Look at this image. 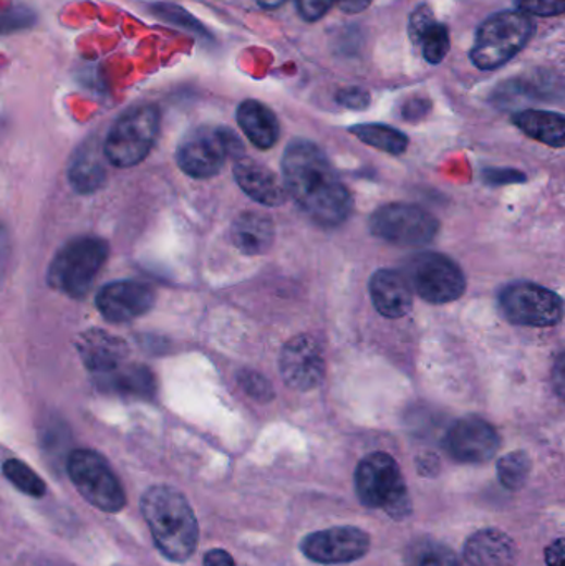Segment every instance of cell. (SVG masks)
<instances>
[{
    "label": "cell",
    "mask_w": 565,
    "mask_h": 566,
    "mask_svg": "<svg viewBox=\"0 0 565 566\" xmlns=\"http://www.w3.org/2000/svg\"><path fill=\"white\" fill-rule=\"evenodd\" d=\"M428 110H430V101L413 98L403 107V116L408 121H418L427 116Z\"/></svg>",
    "instance_id": "obj_37"
},
{
    "label": "cell",
    "mask_w": 565,
    "mask_h": 566,
    "mask_svg": "<svg viewBox=\"0 0 565 566\" xmlns=\"http://www.w3.org/2000/svg\"><path fill=\"white\" fill-rule=\"evenodd\" d=\"M552 384H554L555 393L565 399V353L555 361L554 370H552Z\"/></svg>",
    "instance_id": "obj_40"
},
{
    "label": "cell",
    "mask_w": 565,
    "mask_h": 566,
    "mask_svg": "<svg viewBox=\"0 0 565 566\" xmlns=\"http://www.w3.org/2000/svg\"><path fill=\"white\" fill-rule=\"evenodd\" d=\"M360 142L390 155H403L408 148V138L398 130L385 125H357L351 128Z\"/></svg>",
    "instance_id": "obj_26"
},
{
    "label": "cell",
    "mask_w": 565,
    "mask_h": 566,
    "mask_svg": "<svg viewBox=\"0 0 565 566\" xmlns=\"http://www.w3.org/2000/svg\"><path fill=\"white\" fill-rule=\"evenodd\" d=\"M336 0H297V11L307 22H316L330 11Z\"/></svg>",
    "instance_id": "obj_34"
},
{
    "label": "cell",
    "mask_w": 565,
    "mask_h": 566,
    "mask_svg": "<svg viewBox=\"0 0 565 566\" xmlns=\"http://www.w3.org/2000/svg\"><path fill=\"white\" fill-rule=\"evenodd\" d=\"M516 555L513 539L496 529L472 533L465 545V558L471 566H513Z\"/></svg>",
    "instance_id": "obj_19"
},
{
    "label": "cell",
    "mask_w": 565,
    "mask_h": 566,
    "mask_svg": "<svg viewBox=\"0 0 565 566\" xmlns=\"http://www.w3.org/2000/svg\"><path fill=\"white\" fill-rule=\"evenodd\" d=\"M300 550L307 558L320 565H344L367 555L370 536L357 527H333L307 536Z\"/></svg>",
    "instance_id": "obj_12"
},
{
    "label": "cell",
    "mask_w": 565,
    "mask_h": 566,
    "mask_svg": "<svg viewBox=\"0 0 565 566\" xmlns=\"http://www.w3.org/2000/svg\"><path fill=\"white\" fill-rule=\"evenodd\" d=\"M155 12L164 21L171 22V24L180 25V27L196 32V34H206L205 27L189 12L183 11V9L176 8V5L158 4L155 8Z\"/></svg>",
    "instance_id": "obj_30"
},
{
    "label": "cell",
    "mask_w": 565,
    "mask_h": 566,
    "mask_svg": "<svg viewBox=\"0 0 565 566\" xmlns=\"http://www.w3.org/2000/svg\"><path fill=\"white\" fill-rule=\"evenodd\" d=\"M70 480L88 504L107 514H116L126 505V494L110 464L95 451H73L66 463Z\"/></svg>",
    "instance_id": "obj_7"
},
{
    "label": "cell",
    "mask_w": 565,
    "mask_h": 566,
    "mask_svg": "<svg viewBox=\"0 0 565 566\" xmlns=\"http://www.w3.org/2000/svg\"><path fill=\"white\" fill-rule=\"evenodd\" d=\"M243 145L228 128L201 126L181 139L176 159L181 170L196 180L216 176L230 156L239 155Z\"/></svg>",
    "instance_id": "obj_8"
},
{
    "label": "cell",
    "mask_w": 565,
    "mask_h": 566,
    "mask_svg": "<svg viewBox=\"0 0 565 566\" xmlns=\"http://www.w3.org/2000/svg\"><path fill=\"white\" fill-rule=\"evenodd\" d=\"M237 123L244 135L260 149H269L278 143L279 121L266 104L256 100H247L237 108Z\"/></svg>",
    "instance_id": "obj_21"
},
{
    "label": "cell",
    "mask_w": 565,
    "mask_h": 566,
    "mask_svg": "<svg viewBox=\"0 0 565 566\" xmlns=\"http://www.w3.org/2000/svg\"><path fill=\"white\" fill-rule=\"evenodd\" d=\"M239 383L254 399L268 401L272 397L271 383L256 371H243L239 374Z\"/></svg>",
    "instance_id": "obj_32"
},
{
    "label": "cell",
    "mask_w": 565,
    "mask_h": 566,
    "mask_svg": "<svg viewBox=\"0 0 565 566\" xmlns=\"http://www.w3.org/2000/svg\"><path fill=\"white\" fill-rule=\"evenodd\" d=\"M486 183L493 184V186H503V184L523 183L526 176L523 173H517L513 170H488L484 171Z\"/></svg>",
    "instance_id": "obj_36"
},
{
    "label": "cell",
    "mask_w": 565,
    "mask_h": 566,
    "mask_svg": "<svg viewBox=\"0 0 565 566\" xmlns=\"http://www.w3.org/2000/svg\"><path fill=\"white\" fill-rule=\"evenodd\" d=\"M529 473H531V459L523 451L506 454L498 460V477L509 491H519L524 488Z\"/></svg>",
    "instance_id": "obj_27"
},
{
    "label": "cell",
    "mask_w": 565,
    "mask_h": 566,
    "mask_svg": "<svg viewBox=\"0 0 565 566\" xmlns=\"http://www.w3.org/2000/svg\"><path fill=\"white\" fill-rule=\"evenodd\" d=\"M336 4L345 14H360L371 4V0H336Z\"/></svg>",
    "instance_id": "obj_41"
},
{
    "label": "cell",
    "mask_w": 565,
    "mask_h": 566,
    "mask_svg": "<svg viewBox=\"0 0 565 566\" xmlns=\"http://www.w3.org/2000/svg\"><path fill=\"white\" fill-rule=\"evenodd\" d=\"M513 121L529 138L551 148H565V114L526 110L514 114Z\"/></svg>",
    "instance_id": "obj_22"
},
{
    "label": "cell",
    "mask_w": 565,
    "mask_h": 566,
    "mask_svg": "<svg viewBox=\"0 0 565 566\" xmlns=\"http://www.w3.org/2000/svg\"><path fill=\"white\" fill-rule=\"evenodd\" d=\"M105 168L94 151H81L70 164L69 180L78 193H94L103 184Z\"/></svg>",
    "instance_id": "obj_25"
},
{
    "label": "cell",
    "mask_w": 565,
    "mask_h": 566,
    "mask_svg": "<svg viewBox=\"0 0 565 566\" xmlns=\"http://www.w3.org/2000/svg\"><path fill=\"white\" fill-rule=\"evenodd\" d=\"M355 489L361 504L382 508L396 520L412 514V501L398 464L386 453L368 454L355 470Z\"/></svg>",
    "instance_id": "obj_3"
},
{
    "label": "cell",
    "mask_w": 565,
    "mask_h": 566,
    "mask_svg": "<svg viewBox=\"0 0 565 566\" xmlns=\"http://www.w3.org/2000/svg\"><path fill=\"white\" fill-rule=\"evenodd\" d=\"M100 386L123 396L151 397L157 390L153 374L148 368L132 365V367H120L111 373L100 374Z\"/></svg>",
    "instance_id": "obj_23"
},
{
    "label": "cell",
    "mask_w": 565,
    "mask_h": 566,
    "mask_svg": "<svg viewBox=\"0 0 565 566\" xmlns=\"http://www.w3.org/2000/svg\"><path fill=\"white\" fill-rule=\"evenodd\" d=\"M434 24L437 21H434L433 12L427 5H421L413 12L412 19H409V37H412L413 44L420 46Z\"/></svg>",
    "instance_id": "obj_31"
},
{
    "label": "cell",
    "mask_w": 565,
    "mask_h": 566,
    "mask_svg": "<svg viewBox=\"0 0 565 566\" xmlns=\"http://www.w3.org/2000/svg\"><path fill=\"white\" fill-rule=\"evenodd\" d=\"M107 242L101 238L78 237L70 241L50 263L49 283L70 297H84L107 262Z\"/></svg>",
    "instance_id": "obj_5"
},
{
    "label": "cell",
    "mask_w": 565,
    "mask_h": 566,
    "mask_svg": "<svg viewBox=\"0 0 565 566\" xmlns=\"http://www.w3.org/2000/svg\"><path fill=\"white\" fill-rule=\"evenodd\" d=\"M370 295L374 308L386 318H402L413 307V288L405 273L382 269L370 280Z\"/></svg>",
    "instance_id": "obj_17"
},
{
    "label": "cell",
    "mask_w": 565,
    "mask_h": 566,
    "mask_svg": "<svg viewBox=\"0 0 565 566\" xmlns=\"http://www.w3.org/2000/svg\"><path fill=\"white\" fill-rule=\"evenodd\" d=\"M155 305L153 288L138 280H120L101 288L97 307L105 320L126 323L148 313Z\"/></svg>",
    "instance_id": "obj_15"
},
{
    "label": "cell",
    "mask_w": 565,
    "mask_h": 566,
    "mask_svg": "<svg viewBox=\"0 0 565 566\" xmlns=\"http://www.w3.org/2000/svg\"><path fill=\"white\" fill-rule=\"evenodd\" d=\"M274 222L260 212H243L231 229L234 246L247 256H262L274 244Z\"/></svg>",
    "instance_id": "obj_20"
},
{
    "label": "cell",
    "mask_w": 565,
    "mask_h": 566,
    "mask_svg": "<svg viewBox=\"0 0 565 566\" xmlns=\"http://www.w3.org/2000/svg\"><path fill=\"white\" fill-rule=\"evenodd\" d=\"M234 177L241 189L263 206H281L287 200V186L279 180L274 171L263 167L256 159L241 158L234 164Z\"/></svg>",
    "instance_id": "obj_16"
},
{
    "label": "cell",
    "mask_w": 565,
    "mask_h": 566,
    "mask_svg": "<svg viewBox=\"0 0 565 566\" xmlns=\"http://www.w3.org/2000/svg\"><path fill=\"white\" fill-rule=\"evenodd\" d=\"M500 446L496 429L475 416L459 419L444 435V450L453 459L463 464H482L493 459Z\"/></svg>",
    "instance_id": "obj_13"
},
{
    "label": "cell",
    "mask_w": 565,
    "mask_h": 566,
    "mask_svg": "<svg viewBox=\"0 0 565 566\" xmlns=\"http://www.w3.org/2000/svg\"><path fill=\"white\" fill-rule=\"evenodd\" d=\"M517 5L524 14L539 15V17L565 14V0H519Z\"/></svg>",
    "instance_id": "obj_33"
},
{
    "label": "cell",
    "mask_w": 565,
    "mask_h": 566,
    "mask_svg": "<svg viewBox=\"0 0 565 566\" xmlns=\"http://www.w3.org/2000/svg\"><path fill=\"white\" fill-rule=\"evenodd\" d=\"M78 353L88 370L107 374L123 367V361L128 356V346L110 333L90 330L78 340Z\"/></svg>",
    "instance_id": "obj_18"
},
{
    "label": "cell",
    "mask_w": 565,
    "mask_h": 566,
    "mask_svg": "<svg viewBox=\"0 0 565 566\" xmlns=\"http://www.w3.org/2000/svg\"><path fill=\"white\" fill-rule=\"evenodd\" d=\"M548 566H565V539L555 540L545 549Z\"/></svg>",
    "instance_id": "obj_38"
},
{
    "label": "cell",
    "mask_w": 565,
    "mask_h": 566,
    "mask_svg": "<svg viewBox=\"0 0 565 566\" xmlns=\"http://www.w3.org/2000/svg\"><path fill=\"white\" fill-rule=\"evenodd\" d=\"M160 133V111L153 104L130 108L111 126L105 156L113 167L132 168L149 155Z\"/></svg>",
    "instance_id": "obj_6"
},
{
    "label": "cell",
    "mask_w": 565,
    "mask_h": 566,
    "mask_svg": "<svg viewBox=\"0 0 565 566\" xmlns=\"http://www.w3.org/2000/svg\"><path fill=\"white\" fill-rule=\"evenodd\" d=\"M284 183L295 202L317 224L336 227L352 212V196L326 152L306 139H295L282 159Z\"/></svg>",
    "instance_id": "obj_1"
},
{
    "label": "cell",
    "mask_w": 565,
    "mask_h": 566,
    "mask_svg": "<svg viewBox=\"0 0 565 566\" xmlns=\"http://www.w3.org/2000/svg\"><path fill=\"white\" fill-rule=\"evenodd\" d=\"M423 49L425 59L431 65H438L443 62L444 57L447 56L450 50V32L444 24H434V27L428 32L427 37L423 38V42L420 44Z\"/></svg>",
    "instance_id": "obj_29"
},
{
    "label": "cell",
    "mask_w": 565,
    "mask_h": 566,
    "mask_svg": "<svg viewBox=\"0 0 565 566\" xmlns=\"http://www.w3.org/2000/svg\"><path fill=\"white\" fill-rule=\"evenodd\" d=\"M405 276L413 291L433 305L458 300L466 291V279L458 263L438 253L412 256L406 262Z\"/></svg>",
    "instance_id": "obj_9"
},
{
    "label": "cell",
    "mask_w": 565,
    "mask_h": 566,
    "mask_svg": "<svg viewBox=\"0 0 565 566\" xmlns=\"http://www.w3.org/2000/svg\"><path fill=\"white\" fill-rule=\"evenodd\" d=\"M532 32L535 24L529 15L524 12H501L482 22L469 57L478 69H500L524 49Z\"/></svg>",
    "instance_id": "obj_4"
},
{
    "label": "cell",
    "mask_w": 565,
    "mask_h": 566,
    "mask_svg": "<svg viewBox=\"0 0 565 566\" xmlns=\"http://www.w3.org/2000/svg\"><path fill=\"white\" fill-rule=\"evenodd\" d=\"M500 307L504 317L524 327L557 325L564 317V304L557 294L536 283H513L500 295Z\"/></svg>",
    "instance_id": "obj_11"
},
{
    "label": "cell",
    "mask_w": 565,
    "mask_h": 566,
    "mask_svg": "<svg viewBox=\"0 0 565 566\" xmlns=\"http://www.w3.org/2000/svg\"><path fill=\"white\" fill-rule=\"evenodd\" d=\"M287 0H257V4L262 9H278L285 4Z\"/></svg>",
    "instance_id": "obj_42"
},
{
    "label": "cell",
    "mask_w": 565,
    "mask_h": 566,
    "mask_svg": "<svg viewBox=\"0 0 565 566\" xmlns=\"http://www.w3.org/2000/svg\"><path fill=\"white\" fill-rule=\"evenodd\" d=\"M371 234L402 247L427 246L437 237L440 222L418 206L386 205L370 219Z\"/></svg>",
    "instance_id": "obj_10"
},
{
    "label": "cell",
    "mask_w": 565,
    "mask_h": 566,
    "mask_svg": "<svg viewBox=\"0 0 565 566\" xmlns=\"http://www.w3.org/2000/svg\"><path fill=\"white\" fill-rule=\"evenodd\" d=\"M406 566H463L453 550L437 540H415L406 549Z\"/></svg>",
    "instance_id": "obj_24"
},
{
    "label": "cell",
    "mask_w": 565,
    "mask_h": 566,
    "mask_svg": "<svg viewBox=\"0 0 565 566\" xmlns=\"http://www.w3.org/2000/svg\"><path fill=\"white\" fill-rule=\"evenodd\" d=\"M279 370L287 386L309 391L319 386L326 371L322 349L310 336H295L282 349Z\"/></svg>",
    "instance_id": "obj_14"
},
{
    "label": "cell",
    "mask_w": 565,
    "mask_h": 566,
    "mask_svg": "<svg viewBox=\"0 0 565 566\" xmlns=\"http://www.w3.org/2000/svg\"><path fill=\"white\" fill-rule=\"evenodd\" d=\"M143 517L157 549L171 562L184 563L196 552L199 539L195 510L177 489L153 485L143 494Z\"/></svg>",
    "instance_id": "obj_2"
},
{
    "label": "cell",
    "mask_w": 565,
    "mask_h": 566,
    "mask_svg": "<svg viewBox=\"0 0 565 566\" xmlns=\"http://www.w3.org/2000/svg\"><path fill=\"white\" fill-rule=\"evenodd\" d=\"M336 101L351 110H365L370 104V95L361 88H347L336 95Z\"/></svg>",
    "instance_id": "obj_35"
},
{
    "label": "cell",
    "mask_w": 565,
    "mask_h": 566,
    "mask_svg": "<svg viewBox=\"0 0 565 566\" xmlns=\"http://www.w3.org/2000/svg\"><path fill=\"white\" fill-rule=\"evenodd\" d=\"M2 470H4V476L14 483L19 491L24 492V494L30 495V497L34 499H42L44 495H46V482H44L30 467L21 463V460H5Z\"/></svg>",
    "instance_id": "obj_28"
},
{
    "label": "cell",
    "mask_w": 565,
    "mask_h": 566,
    "mask_svg": "<svg viewBox=\"0 0 565 566\" xmlns=\"http://www.w3.org/2000/svg\"><path fill=\"white\" fill-rule=\"evenodd\" d=\"M202 563H205V566H236L231 553L221 549L209 550Z\"/></svg>",
    "instance_id": "obj_39"
}]
</instances>
